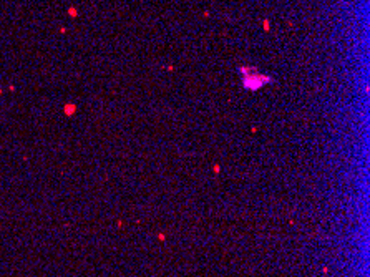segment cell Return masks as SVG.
<instances>
[{
  "label": "cell",
  "mask_w": 370,
  "mask_h": 277,
  "mask_svg": "<svg viewBox=\"0 0 370 277\" xmlns=\"http://www.w3.org/2000/svg\"><path fill=\"white\" fill-rule=\"evenodd\" d=\"M266 81H271V76H266V75H259V73H251L249 76H246L244 78V85H246V88H251V90H257L262 87V83H266Z\"/></svg>",
  "instance_id": "1"
},
{
  "label": "cell",
  "mask_w": 370,
  "mask_h": 277,
  "mask_svg": "<svg viewBox=\"0 0 370 277\" xmlns=\"http://www.w3.org/2000/svg\"><path fill=\"white\" fill-rule=\"evenodd\" d=\"M264 28H266V30H269V22H267V20L264 22Z\"/></svg>",
  "instance_id": "2"
},
{
  "label": "cell",
  "mask_w": 370,
  "mask_h": 277,
  "mask_svg": "<svg viewBox=\"0 0 370 277\" xmlns=\"http://www.w3.org/2000/svg\"><path fill=\"white\" fill-rule=\"evenodd\" d=\"M70 15H73V17H75V15H76V10H75V9H70Z\"/></svg>",
  "instance_id": "3"
}]
</instances>
